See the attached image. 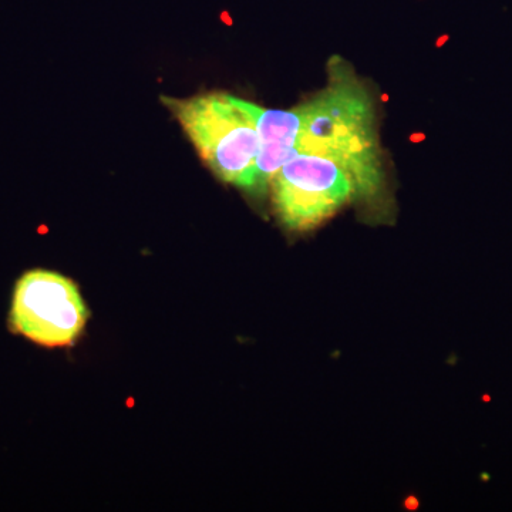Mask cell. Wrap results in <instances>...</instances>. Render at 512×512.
<instances>
[{
  "instance_id": "5",
  "label": "cell",
  "mask_w": 512,
  "mask_h": 512,
  "mask_svg": "<svg viewBox=\"0 0 512 512\" xmlns=\"http://www.w3.org/2000/svg\"><path fill=\"white\" fill-rule=\"evenodd\" d=\"M242 109L254 119L259 136L252 191H264L276 173L299 153L302 119L298 109L268 110L238 99Z\"/></svg>"
},
{
  "instance_id": "1",
  "label": "cell",
  "mask_w": 512,
  "mask_h": 512,
  "mask_svg": "<svg viewBox=\"0 0 512 512\" xmlns=\"http://www.w3.org/2000/svg\"><path fill=\"white\" fill-rule=\"evenodd\" d=\"M302 119L299 151H313L348 170L356 191L375 194L379 188V150L373 107L360 84L340 76L325 92L298 109Z\"/></svg>"
},
{
  "instance_id": "4",
  "label": "cell",
  "mask_w": 512,
  "mask_h": 512,
  "mask_svg": "<svg viewBox=\"0 0 512 512\" xmlns=\"http://www.w3.org/2000/svg\"><path fill=\"white\" fill-rule=\"evenodd\" d=\"M89 318L79 288L56 272L35 269L19 279L10 325L46 348L73 345Z\"/></svg>"
},
{
  "instance_id": "8",
  "label": "cell",
  "mask_w": 512,
  "mask_h": 512,
  "mask_svg": "<svg viewBox=\"0 0 512 512\" xmlns=\"http://www.w3.org/2000/svg\"><path fill=\"white\" fill-rule=\"evenodd\" d=\"M448 40V36H441L439 40H437V47H441L444 45V43H446Z\"/></svg>"
},
{
  "instance_id": "2",
  "label": "cell",
  "mask_w": 512,
  "mask_h": 512,
  "mask_svg": "<svg viewBox=\"0 0 512 512\" xmlns=\"http://www.w3.org/2000/svg\"><path fill=\"white\" fill-rule=\"evenodd\" d=\"M163 101L214 174L252 191L259 136L238 97L212 93L185 100L164 97Z\"/></svg>"
},
{
  "instance_id": "3",
  "label": "cell",
  "mask_w": 512,
  "mask_h": 512,
  "mask_svg": "<svg viewBox=\"0 0 512 512\" xmlns=\"http://www.w3.org/2000/svg\"><path fill=\"white\" fill-rule=\"evenodd\" d=\"M271 185L279 218L295 231L316 227L356 192L342 164L313 151H299L276 173Z\"/></svg>"
},
{
  "instance_id": "7",
  "label": "cell",
  "mask_w": 512,
  "mask_h": 512,
  "mask_svg": "<svg viewBox=\"0 0 512 512\" xmlns=\"http://www.w3.org/2000/svg\"><path fill=\"white\" fill-rule=\"evenodd\" d=\"M221 19L224 20L225 23H227L228 26L232 25V20L229 18V15L227 12L222 13Z\"/></svg>"
},
{
  "instance_id": "6",
  "label": "cell",
  "mask_w": 512,
  "mask_h": 512,
  "mask_svg": "<svg viewBox=\"0 0 512 512\" xmlns=\"http://www.w3.org/2000/svg\"><path fill=\"white\" fill-rule=\"evenodd\" d=\"M409 140L412 141V143H421V141L426 140V136L421 133H414L409 137Z\"/></svg>"
}]
</instances>
